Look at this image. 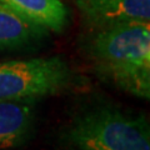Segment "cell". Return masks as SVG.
<instances>
[{"mask_svg": "<svg viewBox=\"0 0 150 150\" xmlns=\"http://www.w3.org/2000/svg\"><path fill=\"white\" fill-rule=\"evenodd\" d=\"M88 51L103 80L137 98L150 99V23L98 30Z\"/></svg>", "mask_w": 150, "mask_h": 150, "instance_id": "1", "label": "cell"}, {"mask_svg": "<svg viewBox=\"0 0 150 150\" xmlns=\"http://www.w3.org/2000/svg\"><path fill=\"white\" fill-rule=\"evenodd\" d=\"M67 135L79 150H150L146 120L109 106L93 108L78 115Z\"/></svg>", "mask_w": 150, "mask_h": 150, "instance_id": "2", "label": "cell"}, {"mask_svg": "<svg viewBox=\"0 0 150 150\" xmlns=\"http://www.w3.org/2000/svg\"><path fill=\"white\" fill-rule=\"evenodd\" d=\"M74 73L60 56L0 63V101L53 96L71 85Z\"/></svg>", "mask_w": 150, "mask_h": 150, "instance_id": "3", "label": "cell"}, {"mask_svg": "<svg viewBox=\"0 0 150 150\" xmlns=\"http://www.w3.org/2000/svg\"><path fill=\"white\" fill-rule=\"evenodd\" d=\"M76 5L86 23L96 30L150 23V0H76Z\"/></svg>", "mask_w": 150, "mask_h": 150, "instance_id": "4", "label": "cell"}, {"mask_svg": "<svg viewBox=\"0 0 150 150\" xmlns=\"http://www.w3.org/2000/svg\"><path fill=\"white\" fill-rule=\"evenodd\" d=\"M34 116V101H0V150L20 146L30 135Z\"/></svg>", "mask_w": 150, "mask_h": 150, "instance_id": "5", "label": "cell"}, {"mask_svg": "<svg viewBox=\"0 0 150 150\" xmlns=\"http://www.w3.org/2000/svg\"><path fill=\"white\" fill-rule=\"evenodd\" d=\"M0 3L49 31L60 33L68 24L69 11L62 0H0Z\"/></svg>", "mask_w": 150, "mask_h": 150, "instance_id": "6", "label": "cell"}, {"mask_svg": "<svg viewBox=\"0 0 150 150\" xmlns=\"http://www.w3.org/2000/svg\"><path fill=\"white\" fill-rule=\"evenodd\" d=\"M49 30L31 23L0 3V50L24 48L48 35Z\"/></svg>", "mask_w": 150, "mask_h": 150, "instance_id": "7", "label": "cell"}]
</instances>
